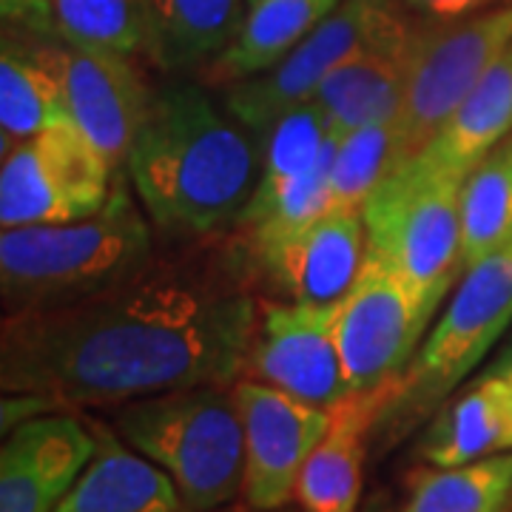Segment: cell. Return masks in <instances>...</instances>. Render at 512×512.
<instances>
[{
	"label": "cell",
	"mask_w": 512,
	"mask_h": 512,
	"mask_svg": "<svg viewBox=\"0 0 512 512\" xmlns=\"http://www.w3.org/2000/svg\"><path fill=\"white\" fill-rule=\"evenodd\" d=\"M154 222L126 171L109 202L83 220L3 228L0 293L3 316L66 305L123 279L154 256Z\"/></svg>",
	"instance_id": "cell-3"
},
{
	"label": "cell",
	"mask_w": 512,
	"mask_h": 512,
	"mask_svg": "<svg viewBox=\"0 0 512 512\" xmlns=\"http://www.w3.org/2000/svg\"><path fill=\"white\" fill-rule=\"evenodd\" d=\"M92 427L97 450L55 512H185L168 473L128 447L111 424Z\"/></svg>",
	"instance_id": "cell-19"
},
{
	"label": "cell",
	"mask_w": 512,
	"mask_h": 512,
	"mask_svg": "<svg viewBox=\"0 0 512 512\" xmlns=\"http://www.w3.org/2000/svg\"><path fill=\"white\" fill-rule=\"evenodd\" d=\"M234 396L245 430L242 498L248 510L279 512L296 501L302 467L328 430L330 410L248 376L234 382Z\"/></svg>",
	"instance_id": "cell-12"
},
{
	"label": "cell",
	"mask_w": 512,
	"mask_h": 512,
	"mask_svg": "<svg viewBox=\"0 0 512 512\" xmlns=\"http://www.w3.org/2000/svg\"><path fill=\"white\" fill-rule=\"evenodd\" d=\"M433 319L384 262L365 256L353 288L336 302V342L350 390L399 382Z\"/></svg>",
	"instance_id": "cell-9"
},
{
	"label": "cell",
	"mask_w": 512,
	"mask_h": 512,
	"mask_svg": "<svg viewBox=\"0 0 512 512\" xmlns=\"http://www.w3.org/2000/svg\"><path fill=\"white\" fill-rule=\"evenodd\" d=\"M251 512H256V510H251Z\"/></svg>",
	"instance_id": "cell-31"
},
{
	"label": "cell",
	"mask_w": 512,
	"mask_h": 512,
	"mask_svg": "<svg viewBox=\"0 0 512 512\" xmlns=\"http://www.w3.org/2000/svg\"><path fill=\"white\" fill-rule=\"evenodd\" d=\"M146 57L165 74L202 72L237 35L248 0H140Z\"/></svg>",
	"instance_id": "cell-20"
},
{
	"label": "cell",
	"mask_w": 512,
	"mask_h": 512,
	"mask_svg": "<svg viewBox=\"0 0 512 512\" xmlns=\"http://www.w3.org/2000/svg\"><path fill=\"white\" fill-rule=\"evenodd\" d=\"M339 134H333L319 109L313 103H302L288 114L276 120L271 131L262 137V168H259V183L254 188V197L245 205V214H254L274 202L288 185L299 177H305L319 157L328 151V146ZM239 222V220H237Z\"/></svg>",
	"instance_id": "cell-26"
},
{
	"label": "cell",
	"mask_w": 512,
	"mask_h": 512,
	"mask_svg": "<svg viewBox=\"0 0 512 512\" xmlns=\"http://www.w3.org/2000/svg\"><path fill=\"white\" fill-rule=\"evenodd\" d=\"M512 245V137L495 146L461 185L464 271Z\"/></svg>",
	"instance_id": "cell-24"
},
{
	"label": "cell",
	"mask_w": 512,
	"mask_h": 512,
	"mask_svg": "<svg viewBox=\"0 0 512 512\" xmlns=\"http://www.w3.org/2000/svg\"><path fill=\"white\" fill-rule=\"evenodd\" d=\"M402 165L393 120L367 123L336 140L328 211H362L370 194Z\"/></svg>",
	"instance_id": "cell-27"
},
{
	"label": "cell",
	"mask_w": 512,
	"mask_h": 512,
	"mask_svg": "<svg viewBox=\"0 0 512 512\" xmlns=\"http://www.w3.org/2000/svg\"><path fill=\"white\" fill-rule=\"evenodd\" d=\"M117 168L74 123L40 131L3 154L0 225H57L97 214L111 197Z\"/></svg>",
	"instance_id": "cell-8"
},
{
	"label": "cell",
	"mask_w": 512,
	"mask_h": 512,
	"mask_svg": "<svg viewBox=\"0 0 512 512\" xmlns=\"http://www.w3.org/2000/svg\"><path fill=\"white\" fill-rule=\"evenodd\" d=\"M259 271L291 302L336 305L353 288L367 256L362 211H325L245 242Z\"/></svg>",
	"instance_id": "cell-14"
},
{
	"label": "cell",
	"mask_w": 512,
	"mask_h": 512,
	"mask_svg": "<svg viewBox=\"0 0 512 512\" xmlns=\"http://www.w3.org/2000/svg\"><path fill=\"white\" fill-rule=\"evenodd\" d=\"M393 384L356 390L330 407L325 436L313 447L296 484V504L305 512H356L365 487L370 436L376 433Z\"/></svg>",
	"instance_id": "cell-17"
},
{
	"label": "cell",
	"mask_w": 512,
	"mask_h": 512,
	"mask_svg": "<svg viewBox=\"0 0 512 512\" xmlns=\"http://www.w3.org/2000/svg\"><path fill=\"white\" fill-rule=\"evenodd\" d=\"M399 0H339L274 69L225 86V106L262 137L282 114L311 103L316 89L365 40Z\"/></svg>",
	"instance_id": "cell-11"
},
{
	"label": "cell",
	"mask_w": 512,
	"mask_h": 512,
	"mask_svg": "<svg viewBox=\"0 0 512 512\" xmlns=\"http://www.w3.org/2000/svg\"><path fill=\"white\" fill-rule=\"evenodd\" d=\"M510 43L512 0L464 18H427L410 26L402 100L393 117L402 163L430 143Z\"/></svg>",
	"instance_id": "cell-7"
},
{
	"label": "cell",
	"mask_w": 512,
	"mask_h": 512,
	"mask_svg": "<svg viewBox=\"0 0 512 512\" xmlns=\"http://www.w3.org/2000/svg\"><path fill=\"white\" fill-rule=\"evenodd\" d=\"M402 9L396 3L313 94L311 103L333 134L342 137L353 128L396 117L404 86V49L413 26L404 20Z\"/></svg>",
	"instance_id": "cell-16"
},
{
	"label": "cell",
	"mask_w": 512,
	"mask_h": 512,
	"mask_svg": "<svg viewBox=\"0 0 512 512\" xmlns=\"http://www.w3.org/2000/svg\"><path fill=\"white\" fill-rule=\"evenodd\" d=\"M57 35L114 55H146L140 0H46Z\"/></svg>",
	"instance_id": "cell-28"
},
{
	"label": "cell",
	"mask_w": 512,
	"mask_h": 512,
	"mask_svg": "<svg viewBox=\"0 0 512 512\" xmlns=\"http://www.w3.org/2000/svg\"><path fill=\"white\" fill-rule=\"evenodd\" d=\"M97 450L92 421L49 410L6 430L0 447V512H55Z\"/></svg>",
	"instance_id": "cell-15"
},
{
	"label": "cell",
	"mask_w": 512,
	"mask_h": 512,
	"mask_svg": "<svg viewBox=\"0 0 512 512\" xmlns=\"http://www.w3.org/2000/svg\"><path fill=\"white\" fill-rule=\"evenodd\" d=\"M512 325V245L470 265L430 325L384 407L379 427L393 444L436 416Z\"/></svg>",
	"instance_id": "cell-5"
},
{
	"label": "cell",
	"mask_w": 512,
	"mask_h": 512,
	"mask_svg": "<svg viewBox=\"0 0 512 512\" xmlns=\"http://www.w3.org/2000/svg\"><path fill=\"white\" fill-rule=\"evenodd\" d=\"M57 123H72L52 66L26 37L3 35L0 55V143L3 154Z\"/></svg>",
	"instance_id": "cell-23"
},
{
	"label": "cell",
	"mask_w": 512,
	"mask_h": 512,
	"mask_svg": "<svg viewBox=\"0 0 512 512\" xmlns=\"http://www.w3.org/2000/svg\"><path fill=\"white\" fill-rule=\"evenodd\" d=\"M111 427L180 490L185 512L242 495L245 430L234 384H202L117 404Z\"/></svg>",
	"instance_id": "cell-4"
},
{
	"label": "cell",
	"mask_w": 512,
	"mask_h": 512,
	"mask_svg": "<svg viewBox=\"0 0 512 512\" xmlns=\"http://www.w3.org/2000/svg\"><path fill=\"white\" fill-rule=\"evenodd\" d=\"M245 376L330 410L353 393L336 342V305L262 302Z\"/></svg>",
	"instance_id": "cell-13"
},
{
	"label": "cell",
	"mask_w": 512,
	"mask_h": 512,
	"mask_svg": "<svg viewBox=\"0 0 512 512\" xmlns=\"http://www.w3.org/2000/svg\"><path fill=\"white\" fill-rule=\"evenodd\" d=\"M339 0H254L248 3L237 35L202 74L208 86H231L274 69L279 60L311 35L313 26Z\"/></svg>",
	"instance_id": "cell-22"
},
{
	"label": "cell",
	"mask_w": 512,
	"mask_h": 512,
	"mask_svg": "<svg viewBox=\"0 0 512 512\" xmlns=\"http://www.w3.org/2000/svg\"><path fill=\"white\" fill-rule=\"evenodd\" d=\"M248 3H254V0H248Z\"/></svg>",
	"instance_id": "cell-30"
},
{
	"label": "cell",
	"mask_w": 512,
	"mask_h": 512,
	"mask_svg": "<svg viewBox=\"0 0 512 512\" xmlns=\"http://www.w3.org/2000/svg\"><path fill=\"white\" fill-rule=\"evenodd\" d=\"M419 453L433 467L512 453V356L441 404Z\"/></svg>",
	"instance_id": "cell-18"
},
{
	"label": "cell",
	"mask_w": 512,
	"mask_h": 512,
	"mask_svg": "<svg viewBox=\"0 0 512 512\" xmlns=\"http://www.w3.org/2000/svg\"><path fill=\"white\" fill-rule=\"evenodd\" d=\"M120 168L160 231L200 242L237 228L259 183L262 146L225 100L180 80L151 94Z\"/></svg>",
	"instance_id": "cell-2"
},
{
	"label": "cell",
	"mask_w": 512,
	"mask_h": 512,
	"mask_svg": "<svg viewBox=\"0 0 512 512\" xmlns=\"http://www.w3.org/2000/svg\"><path fill=\"white\" fill-rule=\"evenodd\" d=\"M512 507V453L458 467H424L410 478L402 512H507Z\"/></svg>",
	"instance_id": "cell-25"
},
{
	"label": "cell",
	"mask_w": 512,
	"mask_h": 512,
	"mask_svg": "<svg viewBox=\"0 0 512 512\" xmlns=\"http://www.w3.org/2000/svg\"><path fill=\"white\" fill-rule=\"evenodd\" d=\"M461 185V174L410 157L362 208L367 254L399 276L430 319L464 274Z\"/></svg>",
	"instance_id": "cell-6"
},
{
	"label": "cell",
	"mask_w": 512,
	"mask_h": 512,
	"mask_svg": "<svg viewBox=\"0 0 512 512\" xmlns=\"http://www.w3.org/2000/svg\"><path fill=\"white\" fill-rule=\"evenodd\" d=\"M26 29H32L26 40L63 86L74 126L83 128L111 165L120 168L154 94L131 63L134 57L72 43L52 26Z\"/></svg>",
	"instance_id": "cell-10"
},
{
	"label": "cell",
	"mask_w": 512,
	"mask_h": 512,
	"mask_svg": "<svg viewBox=\"0 0 512 512\" xmlns=\"http://www.w3.org/2000/svg\"><path fill=\"white\" fill-rule=\"evenodd\" d=\"M507 137H512V43L413 157L467 177Z\"/></svg>",
	"instance_id": "cell-21"
},
{
	"label": "cell",
	"mask_w": 512,
	"mask_h": 512,
	"mask_svg": "<svg viewBox=\"0 0 512 512\" xmlns=\"http://www.w3.org/2000/svg\"><path fill=\"white\" fill-rule=\"evenodd\" d=\"M256 313L239 256L154 254L89 296L3 316L0 387L37 416L234 384Z\"/></svg>",
	"instance_id": "cell-1"
},
{
	"label": "cell",
	"mask_w": 512,
	"mask_h": 512,
	"mask_svg": "<svg viewBox=\"0 0 512 512\" xmlns=\"http://www.w3.org/2000/svg\"><path fill=\"white\" fill-rule=\"evenodd\" d=\"M407 12H416L421 18H464L493 6L498 0H399Z\"/></svg>",
	"instance_id": "cell-29"
}]
</instances>
